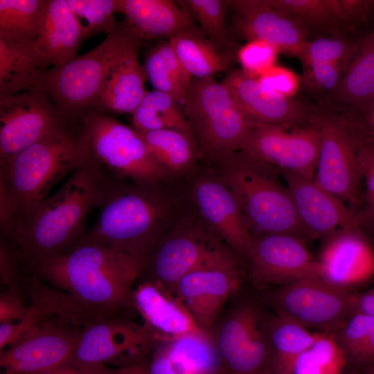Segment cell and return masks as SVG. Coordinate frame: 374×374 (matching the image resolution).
<instances>
[{"label": "cell", "mask_w": 374, "mask_h": 374, "mask_svg": "<svg viewBox=\"0 0 374 374\" xmlns=\"http://www.w3.org/2000/svg\"><path fill=\"white\" fill-rule=\"evenodd\" d=\"M310 125L316 129L319 139L314 180L339 199L358 204L362 178L355 142L346 121L337 112L318 103L312 105Z\"/></svg>", "instance_id": "obj_10"}, {"label": "cell", "mask_w": 374, "mask_h": 374, "mask_svg": "<svg viewBox=\"0 0 374 374\" xmlns=\"http://www.w3.org/2000/svg\"><path fill=\"white\" fill-rule=\"evenodd\" d=\"M322 278L345 287L374 276V251L357 229H341L329 235L318 260Z\"/></svg>", "instance_id": "obj_24"}, {"label": "cell", "mask_w": 374, "mask_h": 374, "mask_svg": "<svg viewBox=\"0 0 374 374\" xmlns=\"http://www.w3.org/2000/svg\"><path fill=\"white\" fill-rule=\"evenodd\" d=\"M179 2L209 40L224 51L236 55L237 44L226 22L228 1L184 0Z\"/></svg>", "instance_id": "obj_38"}, {"label": "cell", "mask_w": 374, "mask_h": 374, "mask_svg": "<svg viewBox=\"0 0 374 374\" xmlns=\"http://www.w3.org/2000/svg\"><path fill=\"white\" fill-rule=\"evenodd\" d=\"M146 365H133L116 368L113 374H140Z\"/></svg>", "instance_id": "obj_54"}, {"label": "cell", "mask_w": 374, "mask_h": 374, "mask_svg": "<svg viewBox=\"0 0 374 374\" xmlns=\"http://www.w3.org/2000/svg\"><path fill=\"white\" fill-rule=\"evenodd\" d=\"M183 109L199 154L213 159L222 161L242 150L254 123L215 76L192 78Z\"/></svg>", "instance_id": "obj_7"}, {"label": "cell", "mask_w": 374, "mask_h": 374, "mask_svg": "<svg viewBox=\"0 0 374 374\" xmlns=\"http://www.w3.org/2000/svg\"><path fill=\"white\" fill-rule=\"evenodd\" d=\"M139 132L150 154L166 174L188 169L199 154L195 137L184 132L170 129Z\"/></svg>", "instance_id": "obj_34"}, {"label": "cell", "mask_w": 374, "mask_h": 374, "mask_svg": "<svg viewBox=\"0 0 374 374\" xmlns=\"http://www.w3.org/2000/svg\"><path fill=\"white\" fill-rule=\"evenodd\" d=\"M368 204V210L374 219V194H366Z\"/></svg>", "instance_id": "obj_55"}, {"label": "cell", "mask_w": 374, "mask_h": 374, "mask_svg": "<svg viewBox=\"0 0 374 374\" xmlns=\"http://www.w3.org/2000/svg\"><path fill=\"white\" fill-rule=\"evenodd\" d=\"M219 374H229V373H226L224 371H222V372L220 373Z\"/></svg>", "instance_id": "obj_58"}, {"label": "cell", "mask_w": 374, "mask_h": 374, "mask_svg": "<svg viewBox=\"0 0 374 374\" xmlns=\"http://www.w3.org/2000/svg\"><path fill=\"white\" fill-rule=\"evenodd\" d=\"M89 158L78 120L0 161L1 235H10L51 188Z\"/></svg>", "instance_id": "obj_2"}, {"label": "cell", "mask_w": 374, "mask_h": 374, "mask_svg": "<svg viewBox=\"0 0 374 374\" xmlns=\"http://www.w3.org/2000/svg\"><path fill=\"white\" fill-rule=\"evenodd\" d=\"M257 79L265 88L286 98H294L301 86V76L278 65H274Z\"/></svg>", "instance_id": "obj_45"}, {"label": "cell", "mask_w": 374, "mask_h": 374, "mask_svg": "<svg viewBox=\"0 0 374 374\" xmlns=\"http://www.w3.org/2000/svg\"><path fill=\"white\" fill-rule=\"evenodd\" d=\"M350 128L356 145L359 170L366 186V194H374V141L350 125Z\"/></svg>", "instance_id": "obj_47"}, {"label": "cell", "mask_w": 374, "mask_h": 374, "mask_svg": "<svg viewBox=\"0 0 374 374\" xmlns=\"http://www.w3.org/2000/svg\"><path fill=\"white\" fill-rule=\"evenodd\" d=\"M355 312L374 317V286L360 295H357Z\"/></svg>", "instance_id": "obj_52"}, {"label": "cell", "mask_w": 374, "mask_h": 374, "mask_svg": "<svg viewBox=\"0 0 374 374\" xmlns=\"http://www.w3.org/2000/svg\"><path fill=\"white\" fill-rule=\"evenodd\" d=\"M157 344L186 374H219L223 371L211 331L187 334Z\"/></svg>", "instance_id": "obj_29"}, {"label": "cell", "mask_w": 374, "mask_h": 374, "mask_svg": "<svg viewBox=\"0 0 374 374\" xmlns=\"http://www.w3.org/2000/svg\"><path fill=\"white\" fill-rule=\"evenodd\" d=\"M235 256L228 250L183 276L173 294L201 329L211 331L226 302L240 287Z\"/></svg>", "instance_id": "obj_14"}, {"label": "cell", "mask_w": 374, "mask_h": 374, "mask_svg": "<svg viewBox=\"0 0 374 374\" xmlns=\"http://www.w3.org/2000/svg\"><path fill=\"white\" fill-rule=\"evenodd\" d=\"M116 12L125 15L123 24L143 42L202 33L186 8L172 0H116Z\"/></svg>", "instance_id": "obj_23"}, {"label": "cell", "mask_w": 374, "mask_h": 374, "mask_svg": "<svg viewBox=\"0 0 374 374\" xmlns=\"http://www.w3.org/2000/svg\"><path fill=\"white\" fill-rule=\"evenodd\" d=\"M194 197L208 224L233 251L247 256L252 237L234 195L222 179L199 178L194 186Z\"/></svg>", "instance_id": "obj_21"}, {"label": "cell", "mask_w": 374, "mask_h": 374, "mask_svg": "<svg viewBox=\"0 0 374 374\" xmlns=\"http://www.w3.org/2000/svg\"><path fill=\"white\" fill-rule=\"evenodd\" d=\"M222 82L240 109L254 122L287 128L310 125L312 105L265 88L257 78L242 69L230 72Z\"/></svg>", "instance_id": "obj_19"}, {"label": "cell", "mask_w": 374, "mask_h": 374, "mask_svg": "<svg viewBox=\"0 0 374 374\" xmlns=\"http://www.w3.org/2000/svg\"><path fill=\"white\" fill-rule=\"evenodd\" d=\"M145 260L81 238L65 253L33 267L51 287L96 317L129 316Z\"/></svg>", "instance_id": "obj_1"}, {"label": "cell", "mask_w": 374, "mask_h": 374, "mask_svg": "<svg viewBox=\"0 0 374 374\" xmlns=\"http://www.w3.org/2000/svg\"><path fill=\"white\" fill-rule=\"evenodd\" d=\"M157 341L143 325L130 316L99 317L82 329L71 362L118 368L144 364Z\"/></svg>", "instance_id": "obj_12"}, {"label": "cell", "mask_w": 374, "mask_h": 374, "mask_svg": "<svg viewBox=\"0 0 374 374\" xmlns=\"http://www.w3.org/2000/svg\"><path fill=\"white\" fill-rule=\"evenodd\" d=\"M374 97V31L359 44L358 53L337 88L321 103L338 112L364 105Z\"/></svg>", "instance_id": "obj_26"}, {"label": "cell", "mask_w": 374, "mask_h": 374, "mask_svg": "<svg viewBox=\"0 0 374 374\" xmlns=\"http://www.w3.org/2000/svg\"><path fill=\"white\" fill-rule=\"evenodd\" d=\"M242 150L280 170L314 179L319 152V134L311 125L287 128L254 122Z\"/></svg>", "instance_id": "obj_16"}, {"label": "cell", "mask_w": 374, "mask_h": 374, "mask_svg": "<svg viewBox=\"0 0 374 374\" xmlns=\"http://www.w3.org/2000/svg\"><path fill=\"white\" fill-rule=\"evenodd\" d=\"M179 61L193 78H205L226 71L236 55L219 48L202 33L168 40Z\"/></svg>", "instance_id": "obj_30"}, {"label": "cell", "mask_w": 374, "mask_h": 374, "mask_svg": "<svg viewBox=\"0 0 374 374\" xmlns=\"http://www.w3.org/2000/svg\"><path fill=\"white\" fill-rule=\"evenodd\" d=\"M28 294L18 289L1 290L0 294V323L21 321L30 312Z\"/></svg>", "instance_id": "obj_46"}, {"label": "cell", "mask_w": 374, "mask_h": 374, "mask_svg": "<svg viewBox=\"0 0 374 374\" xmlns=\"http://www.w3.org/2000/svg\"><path fill=\"white\" fill-rule=\"evenodd\" d=\"M89 157L107 176L138 183L159 182L167 174L134 128L92 108L78 118Z\"/></svg>", "instance_id": "obj_8"}, {"label": "cell", "mask_w": 374, "mask_h": 374, "mask_svg": "<svg viewBox=\"0 0 374 374\" xmlns=\"http://www.w3.org/2000/svg\"><path fill=\"white\" fill-rule=\"evenodd\" d=\"M299 217L312 238L329 236L341 229H357L361 218L350 211L341 199L309 179L280 170Z\"/></svg>", "instance_id": "obj_20"}, {"label": "cell", "mask_w": 374, "mask_h": 374, "mask_svg": "<svg viewBox=\"0 0 374 374\" xmlns=\"http://www.w3.org/2000/svg\"><path fill=\"white\" fill-rule=\"evenodd\" d=\"M288 13L309 33L317 32L332 37H346L339 0H268Z\"/></svg>", "instance_id": "obj_36"}, {"label": "cell", "mask_w": 374, "mask_h": 374, "mask_svg": "<svg viewBox=\"0 0 374 374\" xmlns=\"http://www.w3.org/2000/svg\"><path fill=\"white\" fill-rule=\"evenodd\" d=\"M338 113L364 136L374 141V97L361 106Z\"/></svg>", "instance_id": "obj_48"}, {"label": "cell", "mask_w": 374, "mask_h": 374, "mask_svg": "<svg viewBox=\"0 0 374 374\" xmlns=\"http://www.w3.org/2000/svg\"><path fill=\"white\" fill-rule=\"evenodd\" d=\"M354 360L364 364L374 362V332L364 344Z\"/></svg>", "instance_id": "obj_53"}, {"label": "cell", "mask_w": 374, "mask_h": 374, "mask_svg": "<svg viewBox=\"0 0 374 374\" xmlns=\"http://www.w3.org/2000/svg\"><path fill=\"white\" fill-rule=\"evenodd\" d=\"M340 332L341 346L354 359L367 339L374 332V317L361 312L353 314Z\"/></svg>", "instance_id": "obj_44"}, {"label": "cell", "mask_w": 374, "mask_h": 374, "mask_svg": "<svg viewBox=\"0 0 374 374\" xmlns=\"http://www.w3.org/2000/svg\"><path fill=\"white\" fill-rule=\"evenodd\" d=\"M139 280L132 293L133 307L157 341L204 330L176 296L155 282Z\"/></svg>", "instance_id": "obj_22"}, {"label": "cell", "mask_w": 374, "mask_h": 374, "mask_svg": "<svg viewBox=\"0 0 374 374\" xmlns=\"http://www.w3.org/2000/svg\"><path fill=\"white\" fill-rule=\"evenodd\" d=\"M343 374V373H342Z\"/></svg>", "instance_id": "obj_59"}, {"label": "cell", "mask_w": 374, "mask_h": 374, "mask_svg": "<svg viewBox=\"0 0 374 374\" xmlns=\"http://www.w3.org/2000/svg\"><path fill=\"white\" fill-rule=\"evenodd\" d=\"M273 360L274 374H290L292 366L322 332L308 328L278 315L264 326Z\"/></svg>", "instance_id": "obj_31"}, {"label": "cell", "mask_w": 374, "mask_h": 374, "mask_svg": "<svg viewBox=\"0 0 374 374\" xmlns=\"http://www.w3.org/2000/svg\"><path fill=\"white\" fill-rule=\"evenodd\" d=\"M279 50L274 45L259 39L247 41L237 50L236 57L242 70L253 78H258L276 65Z\"/></svg>", "instance_id": "obj_43"}, {"label": "cell", "mask_w": 374, "mask_h": 374, "mask_svg": "<svg viewBox=\"0 0 374 374\" xmlns=\"http://www.w3.org/2000/svg\"><path fill=\"white\" fill-rule=\"evenodd\" d=\"M143 64L136 51L111 72L99 95L97 109L107 113L132 114L148 91Z\"/></svg>", "instance_id": "obj_27"}, {"label": "cell", "mask_w": 374, "mask_h": 374, "mask_svg": "<svg viewBox=\"0 0 374 374\" xmlns=\"http://www.w3.org/2000/svg\"><path fill=\"white\" fill-rule=\"evenodd\" d=\"M100 215L82 239L146 260L164 235L169 201L157 183L107 177Z\"/></svg>", "instance_id": "obj_4"}, {"label": "cell", "mask_w": 374, "mask_h": 374, "mask_svg": "<svg viewBox=\"0 0 374 374\" xmlns=\"http://www.w3.org/2000/svg\"><path fill=\"white\" fill-rule=\"evenodd\" d=\"M346 353L333 335L321 333L295 361L290 374H342Z\"/></svg>", "instance_id": "obj_39"}, {"label": "cell", "mask_w": 374, "mask_h": 374, "mask_svg": "<svg viewBox=\"0 0 374 374\" xmlns=\"http://www.w3.org/2000/svg\"><path fill=\"white\" fill-rule=\"evenodd\" d=\"M373 3L371 0H339L346 28L348 30L364 21Z\"/></svg>", "instance_id": "obj_49"}, {"label": "cell", "mask_w": 374, "mask_h": 374, "mask_svg": "<svg viewBox=\"0 0 374 374\" xmlns=\"http://www.w3.org/2000/svg\"><path fill=\"white\" fill-rule=\"evenodd\" d=\"M260 313L253 304L233 308L211 332L223 367L263 330Z\"/></svg>", "instance_id": "obj_32"}, {"label": "cell", "mask_w": 374, "mask_h": 374, "mask_svg": "<svg viewBox=\"0 0 374 374\" xmlns=\"http://www.w3.org/2000/svg\"><path fill=\"white\" fill-rule=\"evenodd\" d=\"M132 123L139 132L170 129L195 137L182 105L167 93L155 89L147 92L132 114Z\"/></svg>", "instance_id": "obj_35"}, {"label": "cell", "mask_w": 374, "mask_h": 374, "mask_svg": "<svg viewBox=\"0 0 374 374\" xmlns=\"http://www.w3.org/2000/svg\"><path fill=\"white\" fill-rule=\"evenodd\" d=\"M228 5L233 11V32L247 41L267 42L280 53L297 58L309 41L308 31L268 0H233Z\"/></svg>", "instance_id": "obj_18"}, {"label": "cell", "mask_w": 374, "mask_h": 374, "mask_svg": "<svg viewBox=\"0 0 374 374\" xmlns=\"http://www.w3.org/2000/svg\"><path fill=\"white\" fill-rule=\"evenodd\" d=\"M82 27L66 0H48L35 46L44 69L62 66L77 57L84 39Z\"/></svg>", "instance_id": "obj_25"}, {"label": "cell", "mask_w": 374, "mask_h": 374, "mask_svg": "<svg viewBox=\"0 0 374 374\" xmlns=\"http://www.w3.org/2000/svg\"><path fill=\"white\" fill-rule=\"evenodd\" d=\"M142 43L121 23L89 52L62 66L41 70L33 88L43 91L63 116L78 119L96 107L112 70Z\"/></svg>", "instance_id": "obj_6"}, {"label": "cell", "mask_w": 374, "mask_h": 374, "mask_svg": "<svg viewBox=\"0 0 374 374\" xmlns=\"http://www.w3.org/2000/svg\"><path fill=\"white\" fill-rule=\"evenodd\" d=\"M359 49V45L346 37H320L309 40L298 59L303 67L317 62H331L347 70Z\"/></svg>", "instance_id": "obj_41"}, {"label": "cell", "mask_w": 374, "mask_h": 374, "mask_svg": "<svg viewBox=\"0 0 374 374\" xmlns=\"http://www.w3.org/2000/svg\"><path fill=\"white\" fill-rule=\"evenodd\" d=\"M251 237L247 257L251 278L258 286H283L303 279L322 278L319 260L301 239L286 234Z\"/></svg>", "instance_id": "obj_17"}, {"label": "cell", "mask_w": 374, "mask_h": 374, "mask_svg": "<svg viewBox=\"0 0 374 374\" xmlns=\"http://www.w3.org/2000/svg\"><path fill=\"white\" fill-rule=\"evenodd\" d=\"M222 161L221 178L234 195L250 234L253 230L255 235L286 234L304 242L312 238L287 186L278 179L277 168L242 150Z\"/></svg>", "instance_id": "obj_5"}, {"label": "cell", "mask_w": 374, "mask_h": 374, "mask_svg": "<svg viewBox=\"0 0 374 374\" xmlns=\"http://www.w3.org/2000/svg\"><path fill=\"white\" fill-rule=\"evenodd\" d=\"M116 369L107 366H88L68 361L42 374H113Z\"/></svg>", "instance_id": "obj_51"}, {"label": "cell", "mask_w": 374, "mask_h": 374, "mask_svg": "<svg viewBox=\"0 0 374 374\" xmlns=\"http://www.w3.org/2000/svg\"><path fill=\"white\" fill-rule=\"evenodd\" d=\"M143 66L154 89L167 93L183 107L193 78L168 40L157 44L148 51Z\"/></svg>", "instance_id": "obj_33"}, {"label": "cell", "mask_w": 374, "mask_h": 374, "mask_svg": "<svg viewBox=\"0 0 374 374\" xmlns=\"http://www.w3.org/2000/svg\"><path fill=\"white\" fill-rule=\"evenodd\" d=\"M47 3L48 0H0V33L35 42Z\"/></svg>", "instance_id": "obj_37"}, {"label": "cell", "mask_w": 374, "mask_h": 374, "mask_svg": "<svg viewBox=\"0 0 374 374\" xmlns=\"http://www.w3.org/2000/svg\"><path fill=\"white\" fill-rule=\"evenodd\" d=\"M229 249L201 227H181L159 240L140 278L155 282L173 294L183 276Z\"/></svg>", "instance_id": "obj_15"}, {"label": "cell", "mask_w": 374, "mask_h": 374, "mask_svg": "<svg viewBox=\"0 0 374 374\" xmlns=\"http://www.w3.org/2000/svg\"><path fill=\"white\" fill-rule=\"evenodd\" d=\"M66 1L79 20L85 39L100 33L109 34L117 30L121 25L114 17L116 13V0Z\"/></svg>", "instance_id": "obj_40"}, {"label": "cell", "mask_w": 374, "mask_h": 374, "mask_svg": "<svg viewBox=\"0 0 374 374\" xmlns=\"http://www.w3.org/2000/svg\"><path fill=\"white\" fill-rule=\"evenodd\" d=\"M366 374H374V369L370 370Z\"/></svg>", "instance_id": "obj_57"}, {"label": "cell", "mask_w": 374, "mask_h": 374, "mask_svg": "<svg viewBox=\"0 0 374 374\" xmlns=\"http://www.w3.org/2000/svg\"><path fill=\"white\" fill-rule=\"evenodd\" d=\"M140 374H150V373L148 371L146 368V366H145V368L142 371V372Z\"/></svg>", "instance_id": "obj_56"}, {"label": "cell", "mask_w": 374, "mask_h": 374, "mask_svg": "<svg viewBox=\"0 0 374 374\" xmlns=\"http://www.w3.org/2000/svg\"><path fill=\"white\" fill-rule=\"evenodd\" d=\"M346 71L345 67L335 62L314 63L303 67L301 86L310 94L321 98L322 102L337 88Z\"/></svg>", "instance_id": "obj_42"}, {"label": "cell", "mask_w": 374, "mask_h": 374, "mask_svg": "<svg viewBox=\"0 0 374 374\" xmlns=\"http://www.w3.org/2000/svg\"><path fill=\"white\" fill-rule=\"evenodd\" d=\"M356 297L347 288L323 278H307L280 287L271 302L278 315L333 335L355 313Z\"/></svg>", "instance_id": "obj_11"}, {"label": "cell", "mask_w": 374, "mask_h": 374, "mask_svg": "<svg viewBox=\"0 0 374 374\" xmlns=\"http://www.w3.org/2000/svg\"><path fill=\"white\" fill-rule=\"evenodd\" d=\"M93 319L80 313L46 312L33 332L0 351V374H42L67 362Z\"/></svg>", "instance_id": "obj_9"}, {"label": "cell", "mask_w": 374, "mask_h": 374, "mask_svg": "<svg viewBox=\"0 0 374 374\" xmlns=\"http://www.w3.org/2000/svg\"><path fill=\"white\" fill-rule=\"evenodd\" d=\"M146 368L150 374H186L169 359L157 343Z\"/></svg>", "instance_id": "obj_50"}, {"label": "cell", "mask_w": 374, "mask_h": 374, "mask_svg": "<svg viewBox=\"0 0 374 374\" xmlns=\"http://www.w3.org/2000/svg\"><path fill=\"white\" fill-rule=\"evenodd\" d=\"M107 176L89 157L49 195L9 236L33 267L73 247L85 233L91 211L98 208Z\"/></svg>", "instance_id": "obj_3"}, {"label": "cell", "mask_w": 374, "mask_h": 374, "mask_svg": "<svg viewBox=\"0 0 374 374\" xmlns=\"http://www.w3.org/2000/svg\"><path fill=\"white\" fill-rule=\"evenodd\" d=\"M76 120L63 116L48 96L37 88L0 98V161Z\"/></svg>", "instance_id": "obj_13"}, {"label": "cell", "mask_w": 374, "mask_h": 374, "mask_svg": "<svg viewBox=\"0 0 374 374\" xmlns=\"http://www.w3.org/2000/svg\"><path fill=\"white\" fill-rule=\"evenodd\" d=\"M42 69L34 42L0 33V98L33 88Z\"/></svg>", "instance_id": "obj_28"}]
</instances>
